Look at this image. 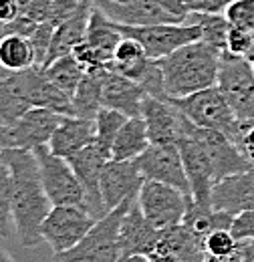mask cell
Here are the masks:
<instances>
[{"label":"cell","instance_id":"37","mask_svg":"<svg viewBox=\"0 0 254 262\" xmlns=\"http://www.w3.org/2000/svg\"><path fill=\"white\" fill-rule=\"evenodd\" d=\"M23 10L20 0H0V23L8 27Z\"/></svg>","mask_w":254,"mask_h":262},{"label":"cell","instance_id":"29","mask_svg":"<svg viewBox=\"0 0 254 262\" xmlns=\"http://www.w3.org/2000/svg\"><path fill=\"white\" fill-rule=\"evenodd\" d=\"M186 20H192L200 27V40H204L220 53L226 51L230 23L224 16V12H190Z\"/></svg>","mask_w":254,"mask_h":262},{"label":"cell","instance_id":"9","mask_svg":"<svg viewBox=\"0 0 254 262\" xmlns=\"http://www.w3.org/2000/svg\"><path fill=\"white\" fill-rule=\"evenodd\" d=\"M97 218L79 206H53L40 224V238L53 248V254L73 248L89 230Z\"/></svg>","mask_w":254,"mask_h":262},{"label":"cell","instance_id":"27","mask_svg":"<svg viewBox=\"0 0 254 262\" xmlns=\"http://www.w3.org/2000/svg\"><path fill=\"white\" fill-rule=\"evenodd\" d=\"M71 105H73V115L95 119L97 111L101 109V69L85 71L77 91L71 97Z\"/></svg>","mask_w":254,"mask_h":262},{"label":"cell","instance_id":"43","mask_svg":"<svg viewBox=\"0 0 254 262\" xmlns=\"http://www.w3.org/2000/svg\"><path fill=\"white\" fill-rule=\"evenodd\" d=\"M4 34H6V27H4V25H2V23H0V38H2V36H4Z\"/></svg>","mask_w":254,"mask_h":262},{"label":"cell","instance_id":"25","mask_svg":"<svg viewBox=\"0 0 254 262\" xmlns=\"http://www.w3.org/2000/svg\"><path fill=\"white\" fill-rule=\"evenodd\" d=\"M232 222H234V216L220 212V210H214L210 204H198L192 198L188 200L186 214L182 218V224L190 230L200 242H204V238L214 230L230 228Z\"/></svg>","mask_w":254,"mask_h":262},{"label":"cell","instance_id":"30","mask_svg":"<svg viewBox=\"0 0 254 262\" xmlns=\"http://www.w3.org/2000/svg\"><path fill=\"white\" fill-rule=\"evenodd\" d=\"M125 115L115 111V109H109V107H101L95 115V139L93 143H97L103 151H107L111 156V145H113V139L117 135L119 127L125 123Z\"/></svg>","mask_w":254,"mask_h":262},{"label":"cell","instance_id":"33","mask_svg":"<svg viewBox=\"0 0 254 262\" xmlns=\"http://www.w3.org/2000/svg\"><path fill=\"white\" fill-rule=\"evenodd\" d=\"M224 16L230 27H238L244 31L254 29V0H234L224 8Z\"/></svg>","mask_w":254,"mask_h":262},{"label":"cell","instance_id":"39","mask_svg":"<svg viewBox=\"0 0 254 262\" xmlns=\"http://www.w3.org/2000/svg\"><path fill=\"white\" fill-rule=\"evenodd\" d=\"M202 262H242V254H240V246H238V252L226 256V258H214V256H206L204 254V260Z\"/></svg>","mask_w":254,"mask_h":262},{"label":"cell","instance_id":"14","mask_svg":"<svg viewBox=\"0 0 254 262\" xmlns=\"http://www.w3.org/2000/svg\"><path fill=\"white\" fill-rule=\"evenodd\" d=\"M143 176L139 173L133 160H107L99 178V192L105 210H113L123 202L137 200Z\"/></svg>","mask_w":254,"mask_h":262},{"label":"cell","instance_id":"7","mask_svg":"<svg viewBox=\"0 0 254 262\" xmlns=\"http://www.w3.org/2000/svg\"><path fill=\"white\" fill-rule=\"evenodd\" d=\"M115 29L123 36L135 38L145 55L150 59H161L167 57L170 53H174L176 49L190 45L194 40H200V27L192 20L184 23H159V25H139V27H131V25H117L113 23Z\"/></svg>","mask_w":254,"mask_h":262},{"label":"cell","instance_id":"13","mask_svg":"<svg viewBox=\"0 0 254 262\" xmlns=\"http://www.w3.org/2000/svg\"><path fill=\"white\" fill-rule=\"evenodd\" d=\"M133 164L137 165L143 180L167 184L172 188H178L186 196H190V186H188L186 169H184L182 154H180L178 145H154V143H150V147L141 156H137L133 160Z\"/></svg>","mask_w":254,"mask_h":262},{"label":"cell","instance_id":"26","mask_svg":"<svg viewBox=\"0 0 254 262\" xmlns=\"http://www.w3.org/2000/svg\"><path fill=\"white\" fill-rule=\"evenodd\" d=\"M0 67L6 71H27L36 65L31 38L18 33H6L0 38Z\"/></svg>","mask_w":254,"mask_h":262},{"label":"cell","instance_id":"20","mask_svg":"<svg viewBox=\"0 0 254 262\" xmlns=\"http://www.w3.org/2000/svg\"><path fill=\"white\" fill-rule=\"evenodd\" d=\"M159 240V230L143 216L137 200L129 206L119 224V248L121 256L145 254L150 256Z\"/></svg>","mask_w":254,"mask_h":262},{"label":"cell","instance_id":"3","mask_svg":"<svg viewBox=\"0 0 254 262\" xmlns=\"http://www.w3.org/2000/svg\"><path fill=\"white\" fill-rule=\"evenodd\" d=\"M133 202L135 200L123 202L121 206L109 210L73 248L53 254L51 262H121L119 224Z\"/></svg>","mask_w":254,"mask_h":262},{"label":"cell","instance_id":"35","mask_svg":"<svg viewBox=\"0 0 254 262\" xmlns=\"http://www.w3.org/2000/svg\"><path fill=\"white\" fill-rule=\"evenodd\" d=\"M230 232L238 238V240H244V238H252L254 240V210L248 212H242L234 218Z\"/></svg>","mask_w":254,"mask_h":262},{"label":"cell","instance_id":"15","mask_svg":"<svg viewBox=\"0 0 254 262\" xmlns=\"http://www.w3.org/2000/svg\"><path fill=\"white\" fill-rule=\"evenodd\" d=\"M190 135L206 149V154H208V158L212 162V167H214L216 182L252 167L250 162L240 154V149L234 145V141L228 135L220 133V131L204 129V127H196L194 125Z\"/></svg>","mask_w":254,"mask_h":262},{"label":"cell","instance_id":"22","mask_svg":"<svg viewBox=\"0 0 254 262\" xmlns=\"http://www.w3.org/2000/svg\"><path fill=\"white\" fill-rule=\"evenodd\" d=\"M93 139H95V121L93 119H85V117H77V115H63L61 123L51 135L47 147L55 156L69 160L75 154H79L83 147L93 143Z\"/></svg>","mask_w":254,"mask_h":262},{"label":"cell","instance_id":"38","mask_svg":"<svg viewBox=\"0 0 254 262\" xmlns=\"http://www.w3.org/2000/svg\"><path fill=\"white\" fill-rule=\"evenodd\" d=\"M234 2V0H208L206 2V12H224V8Z\"/></svg>","mask_w":254,"mask_h":262},{"label":"cell","instance_id":"28","mask_svg":"<svg viewBox=\"0 0 254 262\" xmlns=\"http://www.w3.org/2000/svg\"><path fill=\"white\" fill-rule=\"evenodd\" d=\"M40 69L47 75V79L59 91H63L67 97H73V93L79 87V81L85 75V69L79 65V61L73 57V53L71 55H65V57L57 59V61H53L51 65L40 67Z\"/></svg>","mask_w":254,"mask_h":262},{"label":"cell","instance_id":"12","mask_svg":"<svg viewBox=\"0 0 254 262\" xmlns=\"http://www.w3.org/2000/svg\"><path fill=\"white\" fill-rule=\"evenodd\" d=\"M188 200L190 196H186L178 188H172L161 182H152V180H143L137 194V204L143 216L158 230L182 224Z\"/></svg>","mask_w":254,"mask_h":262},{"label":"cell","instance_id":"42","mask_svg":"<svg viewBox=\"0 0 254 262\" xmlns=\"http://www.w3.org/2000/svg\"><path fill=\"white\" fill-rule=\"evenodd\" d=\"M107 2H113V4H127V2H133V0H107Z\"/></svg>","mask_w":254,"mask_h":262},{"label":"cell","instance_id":"24","mask_svg":"<svg viewBox=\"0 0 254 262\" xmlns=\"http://www.w3.org/2000/svg\"><path fill=\"white\" fill-rule=\"evenodd\" d=\"M150 147V137L145 129V121L141 115L127 117L125 123L119 127L113 145H111V160H135Z\"/></svg>","mask_w":254,"mask_h":262},{"label":"cell","instance_id":"1","mask_svg":"<svg viewBox=\"0 0 254 262\" xmlns=\"http://www.w3.org/2000/svg\"><path fill=\"white\" fill-rule=\"evenodd\" d=\"M0 160L10 171L12 184V224L14 234L25 248L43 242L40 224L53 208L40 180L38 164L31 149H0Z\"/></svg>","mask_w":254,"mask_h":262},{"label":"cell","instance_id":"5","mask_svg":"<svg viewBox=\"0 0 254 262\" xmlns=\"http://www.w3.org/2000/svg\"><path fill=\"white\" fill-rule=\"evenodd\" d=\"M216 87L222 91L238 121L254 119V71L248 59L222 53Z\"/></svg>","mask_w":254,"mask_h":262},{"label":"cell","instance_id":"31","mask_svg":"<svg viewBox=\"0 0 254 262\" xmlns=\"http://www.w3.org/2000/svg\"><path fill=\"white\" fill-rule=\"evenodd\" d=\"M10 202H12L10 171L6 164L0 160V238H10V234L14 232Z\"/></svg>","mask_w":254,"mask_h":262},{"label":"cell","instance_id":"32","mask_svg":"<svg viewBox=\"0 0 254 262\" xmlns=\"http://www.w3.org/2000/svg\"><path fill=\"white\" fill-rule=\"evenodd\" d=\"M204 254L214 258H226L234 252H238V238L230 232V228H220L210 232L202 242Z\"/></svg>","mask_w":254,"mask_h":262},{"label":"cell","instance_id":"41","mask_svg":"<svg viewBox=\"0 0 254 262\" xmlns=\"http://www.w3.org/2000/svg\"><path fill=\"white\" fill-rule=\"evenodd\" d=\"M0 262H16V260H14L6 250H2V248H0Z\"/></svg>","mask_w":254,"mask_h":262},{"label":"cell","instance_id":"34","mask_svg":"<svg viewBox=\"0 0 254 262\" xmlns=\"http://www.w3.org/2000/svg\"><path fill=\"white\" fill-rule=\"evenodd\" d=\"M230 139L240 149V154L250 162V165H254V119L238 121Z\"/></svg>","mask_w":254,"mask_h":262},{"label":"cell","instance_id":"40","mask_svg":"<svg viewBox=\"0 0 254 262\" xmlns=\"http://www.w3.org/2000/svg\"><path fill=\"white\" fill-rule=\"evenodd\" d=\"M121 262H156V260H154V258H150V256H145V254H133V256L123 258Z\"/></svg>","mask_w":254,"mask_h":262},{"label":"cell","instance_id":"21","mask_svg":"<svg viewBox=\"0 0 254 262\" xmlns=\"http://www.w3.org/2000/svg\"><path fill=\"white\" fill-rule=\"evenodd\" d=\"M109 20L117 25H159V23H176L156 0H133L127 4H113L107 0H91Z\"/></svg>","mask_w":254,"mask_h":262},{"label":"cell","instance_id":"23","mask_svg":"<svg viewBox=\"0 0 254 262\" xmlns=\"http://www.w3.org/2000/svg\"><path fill=\"white\" fill-rule=\"evenodd\" d=\"M91 8H93V2H91V0H85V2L79 6V10H77L75 14H71L67 20H63V23L55 29L43 67L51 65L53 61L61 59L65 55H71V53L75 51V47L85 38Z\"/></svg>","mask_w":254,"mask_h":262},{"label":"cell","instance_id":"4","mask_svg":"<svg viewBox=\"0 0 254 262\" xmlns=\"http://www.w3.org/2000/svg\"><path fill=\"white\" fill-rule=\"evenodd\" d=\"M32 151H34V158L38 164L43 188L51 200V204L53 206H79L89 212L87 194H85L77 173L73 171L71 164L65 158L55 156L47 145H38Z\"/></svg>","mask_w":254,"mask_h":262},{"label":"cell","instance_id":"19","mask_svg":"<svg viewBox=\"0 0 254 262\" xmlns=\"http://www.w3.org/2000/svg\"><path fill=\"white\" fill-rule=\"evenodd\" d=\"M145 95L147 93L131 79L109 71L107 67L101 69V107L115 109L125 117H137L141 115Z\"/></svg>","mask_w":254,"mask_h":262},{"label":"cell","instance_id":"36","mask_svg":"<svg viewBox=\"0 0 254 262\" xmlns=\"http://www.w3.org/2000/svg\"><path fill=\"white\" fill-rule=\"evenodd\" d=\"M159 6L176 20V23H184L190 14V4L188 0H156Z\"/></svg>","mask_w":254,"mask_h":262},{"label":"cell","instance_id":"2","mask_svg":"<svg viewBox=\"0 0 254 262\" xmlns=\"http://www.w3.org/2000/svg\"><path fill=\"white\" fill-rule=\"evenodd\" d=\"M220 51L212 49L204 40H194L158 59L163 75L165 99L192 95L200 89L216 85Z\"/></svg>","mask_w":254,"mask_h":262},{"label":"cell","instance_id":"44","mask_svg":"<svg viewBox=\"0 0 254 262\" xmlns=\"http://www.w3.org/2000/svg\"><path fill=\"white\" fill-rule=\"evenodd\" d=\"M252 71H254V61H252Z\"/></svg>","mask_w":254,"mask_h":262},{"label":"cell","instance_id":"16","mask_svg":"<svg viewBox=\"0 0 254 262\" xmlns=\"http://www.w3.org/2000/svg\"><path fill=\"white\" fill-rule=\"evenodd\" d=\"M178 147L182 154V162L190 186V198L198 204H210V194L216 184V176L206 149L192 135L184 137L178 143Z\"/></svg>","mask_w":254,"mask_h":262},{"label":"cell","instance_id":"8","mask_svg":"<svg viewBox=\"0 0 254 262\" xmlns=\"http://www.w3.org/2000/svg\"><path fill=\"white\" fill-rule=\"evenodd\" d=\"M63 115L49 107H31L16 121L0 127V149H34L47 145Z\"/></svg>","mask_w":254,"mask_h":262},{"label":"cell","instance_id":"18","mask_svg":"<svg viewBox=\"0 0 254 262\" xmlns=\"http://www.w3.org/2000/svg\"><path fill=\"white\" fill-rule=\"evenodd\" d=\"M210 204L214 210L238 216L242 212L254 210V165L246 171L222 178L214 184Z\"/></svg>","mask_w":254,"mask_h":262},{"label":"cell","instance_id":"6","mask_svg":"<svg viewBox=\"0 0 254 262\" xmlns=\"http://www.w3.org/2000/svg\"><path fill=\"white\" fill-rule=\"evenodd\" d=\"M170 101L190 119L196 127L220 131V133L230 137L236 123H238L232 107L228 105L222 91L216 85L200 89V91L186 95V97L170 99Z\"/></svg>","mask_w":254,"mask_h":262},{"label":"cell","instance_id":"17","mask_svg":"<svg viewBox=\"0 0 254 262\" xmlns=\"http://www.w3.org/2000/svg\"><path fill=\"white\" fill-rule=\"evenodd\" d=\"M107 160H111V156L107 151H103L97 143H89L79 154H75L73 158L67 160L73 167V171L77 173L85 194H87L89 212L95 216L97 220L107 214V210L103 206V200H101V192H99V178H101L103 165L107 164Z\"/></svg>","mask_w":254,"mask_h":262},{"label":"cell","instance_id":"10","mask_svg":"<svg viewBox=\"0 0 254 262\" xmlns=\"http://www.w3.org/2000/svg\"><path fill=\"white\" fill-rule=\"evenodd\" d=\"M141 117L145 121L150 143L154 145H178L194 129V123L170 99L145 95Z\"/></svg>","mask_w":254,"mask_h":262},{"label":"cell","instance_id":"11","mask_svg":"<svg viewBox=\"0 0 254 262\" xmlns=\"http://www.w3.org/2000/svg\"><path fill=\"white\" fill-rule=\"evenodd\" d=\"M121 38H123V34L115 29L113 20H109L99 8L93 6L91 14H89L85 38L75 47L73 57L79 61V65L85 71L103 69L111 61Z\"/></svg>","mask_w":254,"mask_h":262}]
</instances>
